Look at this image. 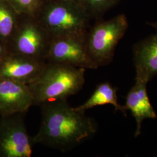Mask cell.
Masks as SVG:
<instances>
[{"mask_svg": "<svg viewBox=\"0 0 157 157\" xmlns=\"http://www.w3.org/2000/svg\"><path fill=\"white\" fill-rule=\"evenodd\" d=\"M72 1H77V2H80V0H72Z\"/></svg>", "mask_w": 157, "mask_h": 157, "instance_id": "obj_18", "label": "cell"}, {"mask_svg": "<svg viewBox=\"0 0 157 157\" xmlns=\"http://www.w3.org/2000/svg\"><path fill=\"white\" fill-rule=\"evenodd\" d=\"M121 0H80L90 19L99 20L104 13L116 6Z\"/></svg>", "mask_w": 157, "mask_h": 157, "instance_id": "obj_14", "label": "cell"}, {"mask_svg": "<svg viewBox=\"0 0 157 157\" xmlns=\"http://www.w3.org/2000/svg\"><path fill=\"white\" fill-rule=\"evenodd\" d=\"M25 113L1 117L0 157L32 156L33 143L25 124Z\"/></svg>", "mask_w": 157, "mask_h": 157, "instance_id": "obj_7", "label": "cell"}, {"mask_svg": "<svg viewBox=\"0 0 157 157\" xmlns=\"http://www.w3.org/2000/svg\"><path fill=\"white\" fill-rule=\"evenodd\" d=\"M34 17L51 37L86 35L91 20L81 4L72 0H44Z\"/></svg>", "mask_w": 157, "mask_h": 157, "instance_id": "obj_3", "label": "cell"}, {"mask_svg": "<svg viewBox=\"0 0 157 157\" xmlns=\"http://www.w3.org/2000/svg\"><path fill=\"white\" fill-rule=\"evenodd\" d=\"M147 84L146 82L136 78L135 85L126 96V104L124 106L126 111H131L136 121V137L140 135L141 124L144 119L157 118L147 92Z\"/></svg>", "mask_w": 157, "mask_h": 157, "instance_id": "obj_11", "label": "cell"}, {"mask_svg": "<svg viewBox=\"0 0 157 157\" xmlns=\"http://www.w3.org/2000/svg\"><path fill=\"white\" fill-rule=\"evenodd\" d=\"M21 15L34 16L44 0H6Z\"/></svg>", "mask_w": 157, "mask_h": 157, "instance_id": "obj_15", "label": "cell"}, {"mask_svg": "<svg viewBox=\"0 0 157 157\" xmlns=\"http://www.w3.org/2000/svg\"><path fill=\"white\" fill-rule=\"evenodd\" d=\"M51 38L36 17L21 15L7 48L11 53L46 61Z\"/></svg>", "mask_w": 157, "mask_h": 157, "instance_id": "obj_5", "label": "cell"}, {"mask_svg": "<svg viewBox=\"0 0 157 157\" xmlns=\"http://www.w3.org/2000/svg\"><path fill=\"white\" fill-rule=\"evenodd\" d=\"M45 64L44 60L8 52L0 61V78L29 84L39 76Z\"/></svg>", "mask_w": 157, "mask_h": 157, "instance_id": "obj_8", "label": "cell"}, {"mask_svg": "<svg viewBox=\"0 0 157 157\" xmlns=\"http://www.w3.org/2000/svg\"><path fill=\"white\" fill-rule=\"evenodd\" d=\"M133 56L136 78L148 83L157 75V33L137 43Z\"/></svg>", "mask_w": 157, "mask_h": 157, "instance_id": "obj_10", "label": "cell"}, {"mask_svg": "<svg viewBox=\"0 0 157 157\" xmlns=\"http://www.w3.org/2000/svg\"><path fill=\"white\" fill-rule=\"evenodd\" d=\"M34 105L28 84L7 78H0V116L26 113Z\"/></svg>", "mask_w": 157, "mask_h": 157, "instance_id": "obj_9", "label": "cell"}, {"mask_svg": "<svg viewBox=\"0 0 157 157\" xmlns=\"http://www.w3.org/2000/svg\"><path fill=\"white\" fill-rule=\"evenodd\" d=\"M21 16L8 1L0 0V40L6 47Z\"/></svg>", "mask_w": 157, "mask_h": 157, "instance_id": "obj_13", "label": "cell"}, {"mask_svg": "<svg viewBox=\"0 0 157 157\" xmlns=\"http://www.w3.org/2000/svg\"><path fill=\"white\" fill-rule=\"evenodd\" d=\"M109 104L115 108V111H120L126 115L124 107L121 105L118 102L117 89L109 82L98 84L90 98L81 105L75 107V109L86 112V110L93 107Z\"/></svg>", "mask_w": 157, "mask_h": 157, "instance_id": "obj_12", "label": "cell"}, {"mask_svg": "<svg viewBox=\"0 0 157 157\" xmlns=\"http://www.w3.org/2000/svg\"><path fill=\"white\" fill-rule=\"evenodd\" d=\"M41 105V122L33 144H40L62 152L73 149L97 131L95 122L77 111L67 100L46 101Z\"/></svg>", "mask_w": 157, "mask_h": 157, "instance_id": "obj_1", "label": "cell"}, {"mask_svg": "<svg viewBox=\"0 0 157 157\" xmlns=\"http://www.w3.org/2000/svg\"><path fill=\"white\" fill-rule=\"evenodd\" d=\"M86 69L46 62L39 76L28 84L34 105L46 101L67 100L83 89Z\"/></svg>", "mask_w": 157, "mask_h": 157, "instance_id": "obj_2", "label": "cell"}, {"mask_svg": "<svg viewBox=\"0 0 157 157\" xmlns=\"http://www.w3.org/2000/svg\"><path fill=\"white\" fill-rule=\"evenodd\" d=\"M86 34L52 37L46 62L84 69H97L98 67L92 60L88 52L86 41Z\"/></svg>", "mask_w": 157, "mask_h": 157, "instance_id": "obj_6", "label": "cell"}, {"mask_svg": "<svg viewBox=\"0 0 157 157\" xmlns=\"http://www.w3.org/2000/svg\"><path fill=\"white\" fill-rule=\"evenodd\" d=\"M149 25L151 26L152 27H153L155 29V30H157V22L148 23Z\"/></svg>", "mask_w": 157, "mask_h": 157, "instance_id": "obj_17", "label": "cell"}, {"mask_svg": "<svg viewBox=\"0 0 157 157\" xmlns=\"http://www.w3.org/2000/svg\"><path fill=\"white\" fill-rule=\"evenodd\" d=\"M8 50L6 44H4L1 40H0V61L6 56V55L8 53Z\"/></svg>", "mask_w": 157, "mask_h": 157, "instance_id": "obj_16", "label": "cell"}, {"mask_svg": "<svg viewBox=\"0 0 157 157\" xmlns=\"http://www.w3.org/2000/svg\"><path fill=\"white\" fill-rule=\"evenodd\" d=\"M124 14H119L107 21L100 19L89 29L86 37L88 52L98 67L112 62L115 51L128 28Z\"/></svg>", "mask_w": 157, "mask_h": 157, "instance_id": "obj_4", "label": "cell"}]
</instances>
